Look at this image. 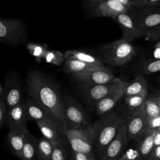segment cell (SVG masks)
Returning a JSON list of instances; mask_svg holds the SVG:
<instances>
[{"label": "cell", "mask_w": 160, "mask_h": 160, "mask_svg": "<svg viewBox=\"0 0 160 160\" xmlns=\"http://www.w3.org/2000/svg\"><path fill=\"white\" fill-rule=\"evenodd\" d=\"M138 160H143L142 159H138Z\"/></svg>", "instance_id": "cell-45"}, {"label": "cell", "mask_w": 160, "mask_h": 160, "mask_svg": "<svg viewBox=\"0 0 160 160\" xmlns=\"http://www.w3.org/2000/svg\"><path fill=\"white\" fill-rule=\"evenodd\" d=\"M143 111L147 119L155 118L160 115V108L155 94L147 96L143 106Z\"/></svg>", "instance_id": "cell-26"}, {"label": "cell", "mask_w": 160, "mask_h": 160, "mask_svg": "<svg viewBox=\"0 0 160 160\" xmlns=\"http://www.w3.org/2000/svg\"><path fill=\"white\" fill-rule=\"evenodd\" d=\"M25 107L28 119L36 122H47L57 126L64 133L65 128L62 122L50 110L39 101L32 98L26 101ZM64 136V135H63Z\"/></svg>", "instance_id": "cell-8"}, {"label": "cell", "mask_w": 160, "mask_h": 160, "mask_svg": "<svg viewBox=\"0 0 160 160\" xmlns=\"http://www.w3.org/2000/svg\"><path fill=\"white\" fill-rule=\"evenodd\" d=\"M101 1H102V0H89L90 4H91L92 6L95 5L96 4H97L98 2H99Z\"/></svg>", "instance_id": "cell-42"}, {"label": "cell", "mask_w": 160, "mask_h": 160, "mask_svg": "<svg viewBox=\"0 0 160 160\" xmlns=\"http://www.w3.org/2000/svg\"><path fill=\"white\" fill-rule=\"evenodd\" d=\"M44 59L47 63L61 66L64 64L66 58L64 57V54L59 51L48 49Z\"/></svg>", "instance_id": "cell-29"}, {"label": "cell", "mask_w": 160, "mask_h": 160, "mask_svg": "<svg viewBox=\"0 0 160 160\" xmlns=\"http://www.w3.org/2000/svg\"><path fill=\"white\" fill-rule=\"evenodd\" d=\"M147 118L143 108L128 114L126 118L125 126L129 140H138L146 131Z\"/></svg>", "instance_id": "cell-12"}, {"label": "cell", "mask_w": 160, "mask_h": 160, "mask_svg": "<svg viewBox=\"0 0 160 160\" xmlns=\"http://www.w3.org/2000/svg\"><path fill=\"white\" fill-rule=\"evenodd\" d=\"M8 109L21 102V91L17 84L11 86L6 92L2 98Z\"/></svg>", "instance_id": "cell-25"}, {"label": "cell", "mask_w": 160, "mask_h": 160, "mask_svg": "<svg viewBox=\"0 0 160 160\" xmlns=\"http://www.w3.org/2000/svg\"><path fill=\"white\" fill-rule=\"evenodd\" d=\"M71 147L72 151L95 155L94 126L91 124L86 127L70 129L65 127L63 133Z\"/></svg>", "instance_id": "cell-4"}, {"label": "cell", "mask_w": 160, "mask_h": 160, "mask_svg": "<svg viewBox=\"0 0 160 160\" xmlns=\"http://www.w3.org/2000/svg\"><path fill=\"white\" fill-rule=\"evenodd\" d=\"M160 145V128L156 131L154 135V148Z\"/></svg>", "instance_id": "cell-40"}, {"label": "cell", "mask_w": 160, "mask_h": 160, "mask_svg": "<svg viewBox=\"0 0 160 160\" xmlns=\"http://www.w3.org/2000/svg\"><path fill=\"white\" fill-rule=\"evenodd\" d=\"M142 94H148V83L141 75H138L131 82L127 83L124 98Z\"/></svg>", "instance_id": "cell-21"}, {"label": "cell", "mask_w": 160, "mask_h": 160, "mask_svg": "<svg viewBox=\"0 0 160 160\" xmlns=\"http://www.w3.org/2000/svg\"><path fill=\"white\" fill-rule=\"evenodd\" d=\"M136 54L133 44L121 38L102 46L101 60L112 66H121L129 62Z\"/></svg>", "instance_id": "cell-3"}, {"label": "cell", "mask_w": 160, "mask_h": 160, "mask_svg": "<svg viewBox=\"0 0 160 160\" xmlns=\"http://www.w3.org/2000/svg\"><path fill=\"white\" fill-rule=\"evenodd\" d=\"M160 4V0H142L136 8H149L158 7Z\"/></svg>", "instance_id": "cell-37"}, {"label": "cell", "mask_w": 160, "mask_h": 160, "mask_svg": "<svg viewBox=\"0 0 160 160\" xmlns=\"http://www.w3.org/2000/svg\"><path fill=\"white\" fill-rule=\"evenodd\" d=\"M150 160H160V145L154 148Z\"/></svg>", "instance_id": "cell-38"}, {"label": "cell", "mask_w": 160, "mask_h": 160, "mask_svg": "<svg viewBox=\"0 0 160 160\" xmlns=\"http://www.w3.org/2000/svg\"><path fill=\"white\" fill-rule=\"evenodd\" d=\"M116 1H118L119 2H121V4H122L123 5H124L125 6H126L127 8H128L131 11L132 9H133L134 7L133 3L131 1V0H114Z\"/></svg>", "instance_id": "cell-39"}, {"label": "cell", "mask_w": 160, "mask_h": 160, "mask_svg": "<svg viewBox=\"0 0 160 160\" xmlns=\"http://www.w3.org/2000/svg\"><path fill=\"white\" fill-rule=\"evenodd\" d=\"M159 80H160V78H159Z\"/></svg>", "instance_id": "cell-47"}, {"label": "cell", "mask_w": 160, "mask_h": 160, "mask_svg": "<svg viewBox=\"0 0 160 160\" xmlns=\"http://www.w3.org/2000/svg\"><path fill=\"white\" fill-rule=\"evenodd\" d=\"M42 136L53 142L54 144L65 142L61 130L55 125L47 122H36Z\"/></svg>", "instance_id": "cell-19"}, {"label": "cell", "mask_w": 160, "mask_h": 160, "mask_svg": "<svg viewBox=\"0 0 160 160\" xmlns=\"http://www.w3.org/2000/svg\"><path fill=\"white\" fill-rule=\"evenodd\" d=\"M126 84V82L119 79L118 81L112 84H80L78 88L84 101H86L89 106L94 107L96 104L102 98Z\"/></svg>", "instance_id": "cell-6"}, {"label": "cell", "mask_w": 160, "mask_h": 160, "mask_svg": "<svg viewBox=\"0 0 160 160\" xmlns=\"http://www.w3.org/2000/svg\"><path fill=\"white\" fill-rule=\"evenodd\" d=\"M139 70L142 73L146 74L160 71V58L142 63L139 68Z\"/></svg>", "instance_id": "cell-30"}, {"label": "cell", "mask_w": 160, "mask_h": 160, "mask_svg": "<svg viewBox=\"0 0 160 160\" xmlns=\"http://www.w3.org/2000/svg\"><path fill=\"white\" fill-rule=\"evenodd\" d=\"M126 118L118 115L114 111L105 114L94 122V151L98 160L110 142L116 137L119 129L125 123Z\"/></svg>", "instance_id": "cell-2"}, {"label": "cell", "mask_w": 160, "mask_h": 160, "mask_svg": "<svg viewBox=\"0 0 160 160\" xmlns=\"http://www.w3.org/2000/svg\"><path fill=\"white\" fill-rule=\"evenodd\" d=\"M93 6H95L96 12L99 16L113 19L120 14L127 13L131 11L121 2L114 0H102Z\"/></svg>", "instance_id": "cell-14"}, {"label": "cell", "mask_w": 160, "mask_h": 160, "mask_svg": "<svg viewBox=\"0 0 160 160\" xmlns=\"http://www.w3.org/2000/svg\"><path fill=\"white\" fill-rule=\"evenodd\" d=\"M126 84L111 92L96 104L94 108L98 116H101L112 111L120 99L124 97V88Z\"/></svg>", "instance_id": "cell-15"}, {"label": "cell", "mask_w": 160, "mask_h": 160, "mask_svg": "<svg viewBox=\"0 0 160 160\" xmlns=\"http://www.w3.org/2000/svg\"><path fill=\"white\" fill-rule=\"evenodd\" d=\"M64 54L66 59H78L97 67H104L103 62L101 60V59H99L91 54L81 50L71 49L66 51Z\"/></svg>", "instance_id": "cell-20"}, {"label": "cell", "mask_w": 160, "mask_h": 160, "mask_svg": "<svg viewBox=\"0 0 160 160\" xmlns=\"http://www.w3.org/2000/svg\"><path fill=\"white\" fill-rule=\"evenodd\" d=\"M54 143L42 136L38 139L37 152L39 160H51Z\"/></svg>", "instance_id": "cell-24"}, {"label": "cell", "mask_w": 160, "mask_h": 160, "mask_svg": "<svg viewBox=\"0 0 160 160\" xmlns=\"http://www.w3.org/2000/svg\"><path fill=\"white\" fill-rule=\"evenodd\" d=\"M137 9L129 14L138 28L147 32L160 25V7Z\"/></svg>", "instance_id": "cell-9"}, {"label": "cell", "mask_w": 160, "mask_h": 160, "mask_svg": "<svg viewBox=\"0 0 160 160\" xmlns=\"http://www.w3.org/2000/svg\"><path fill=\"white\" fill-rule=\"evenodd\" d=\"M26 48L38 62H41L42 59H44L46 52L48 51V48L45 45L37 43H28L26 46Z\"/></svg>", "instance_id": "cell-28"}, {"label": "cell", "mask_w": 160, "mask_h": 160, "mask_svg": "<svg viewBox=\"0 0 160 160\" xmlns=\"http://www.w3.org/2000/svg\"><path fill=\"white\" fill-rule=\"evenodd\" d=\"M159 128H160V115L155 118L147 119L146 131H157Z\"/></svg>", "instance_id": "cell-33"}, {"label": "cell", "mask_w": 160, "mask_h": 160, "mask_svg": "<svg viewBox=\"0 0 160 160\" xmlns=\"http://www.w3.org/2000/svg\"><path fill=\"white\" fill-rule=\"evenodd\" d=\"M69 160H97V159L96 155H91L72 151L71 157Z\"/></svg>", "instance_id": "cell-35"}, {"label": "cell", "mask_w": 160, "mask_h": 160, "mask_svg": "<svg viewBox=\"0 0 160 160\" xmlns=\"http://www.w3.org/2000/svg\"><path fill=\"white\" fill-rule=\"evenodd\" d=\"M155 95H156V98H157V100H158V102L159 108H160V93H159V94H155Z\"/></svg>", "instance_id": "cell-43"}, {"label": "cell", "mask_w": 160, "mask_h": 160, "mask_svg": "<svg viewBox=\"0 0 160 160\" xmlns=\"http://www.w3.org/2000/svg\"><path fill=\"white\" fill-rule=\"evenodd\" d=\"M142 0H131V1L133 3L134 7L136 8Z\"/></svg>", "instance_id": "cell-41"}, {"label": "cell", "mask_w": 160, "mask_h": 160, "mask_svg": "<svg viewBox=\"0 0 160 160\" xmlns=\"http://www.w3.org/2000/svg\"><path fill=\"white\" fill-rule=\"evenodd\" d=\"M103 68V67H102ZM101 68L78 59H66L64 62V69L66 73L72 75L85 72L95 69Z\"/></svg>", "instance_id": "cell-22"}, {"label": "cell", "mask_w": 160, "mask_h": 160, "mask_svg": "<svg viewBox=\"0 0 160 160\" xmlns=\"http://www.w3.org/2000/svg\"><path fill=\"white\" fill-rule=\"evenodd\" d=\"M129 141L124 124L119 129L116 137L106 148L100 160H118L125 151Z\"/></svg>", "instance_id": "cell-11"}, {"label": "cell", "mask_w": 160, "mask_h": 160, "mask_svg": "<svg viewBox=\"0 0 160 160\" xmlns=\"http://www.w3.org/2000/svg\"><path fill=\"white\" fill-rule=\"evenodd\" d=\"M28 120L25 103L21 102L8 109L7 123L10 131L26 126Z\"/></svg>", "instance_id": "cell-17"}, {"label": "cell", "mask_w": 160, "mask_h": 160, "mask_svg": "<svg viewBox=\"0 0 160 160\" xmlns=\"http://www.w3.org/2000/svg\"><path fill=\"white\" fill-rule=\"evenodd\" d=\"M51 160H68V152L65 147V142L54 144Z\"/></svg>", "instance_id": "cell-31"}, {"label": "cell", "mask_w": 160, "mask_h": 160, "mask_svg": "<svg viewBox=\"0 0 160 160\" xmlns=\"http://www.w3.org/2000/svg\"><path fill=\"white\" fill-rule=\"evenodd\" d=\"M156 48L157 49H160V41H158V42L156 44Z\"/></svg>", "instance_id": "cell-44"}, {"label": "cell", "mask_w": 160, "mask_h": 160, "mask_svg": "<svg viewBox=\"0 0 160 160\" xmlns=\"http://www.w3.org/2000/svg\"><path fill=\"white\" fill-rule=\"evenodd\" d=\"M142 159L137 148L126 149L118 160H138Z\"/></svg>", "instance_id": "cell-32"}, {"label": "cell", "mask_w": 160, "mask_h": 160, "mask_svg": "<svg viewBox=\"0 0 160 160\" xmlns=\"http://www.w3.org/2000/svg\"><path fill=\"white\" fill-rule=\"evenodd\" d=\"M114 19L122 31V39L124 40L131 42L134 39L146 37V32L137 27L129 12L120 14Z\"/></svg>", "instance_id": "cell-13"}, {"label": "cell", "mask_w": 160, "mask_h": 160, "mask_svg": "<svg viewBox=\"0 0 160 160\" xmlns=\"http://www.w3.org/2000/svg\"><path fill=\"white\" fill-rule=\"evenodd\" d=\"M8 115V108H7L3 99H0V126L2 128L7 122Z\"/></svg>", "instance_id": "cell-34"}, {"label": "cell", "mask_w": 160, "mask_h": 160, "mask_svg": "<svg viewBox=\"0 0 160 160\" xmlns=\"http://www.w3.org/2000/svg\"><path fill=\"white\" fill-rule=\"evenodd\" d=\"M64 125L67 128L84 127L89 122L88 116L80 104L72 97L66 95L64 99Z\"/></svg>", "instance_id": "cell-5"}, {"label": "cell", "mask_w": 160, "mask_h": 160, "mask_svg": "<svg viewBox=\"0 0 160 160\" xmlns=\"http://www.w3.org/2000/svg\"><path fill=\"white\" fill-rule=\"evenodd\" d=\"M29 134L25 126L11 130L8 135V141L12 152L19 158Z\"/></svg>", "instance_id": "cell-16"}, {"label": "cell", "mask_w": 160, "mask_h": 160, "mask_svg": "<svg viewBox=\"0 0 160 160\" xmlns=\"http://www.w3.org/2000/svg\"><path fill=\"white\" fill-rule=\"evenodd\" d=\"M156 131H146L138 139L136 148L143 160H150L154 150V135Z\"/></svg>", "instance_id": "cell-18"}, {"label": "cell", "mask_w": 160, "mask_h": 160, "mask_svg": "<svg viewBox=\"0 0 160 160\" xmlns=\"http://www.w3.org/2000/svg\"><path fill=\"white\" fill-rule=\"evenodd\" d=\"M26 82L32 98L50 110L64 124V101L55 86L37 71L29 72Z\"/></svg>", "instance_id": "cell-1"}, {"label": "cell", "mask_w": 160, "mask_h": 160, "mask_svg": "<svg viewBox=\"0 0 160 160\" xmlns=\"http://www.w3.org/2000/svg\"><path fill=\"white\" fill-rule=\"evenodd\" d=\"M145 38L151 41H160V25L147 31Z\"/></svg>", "instance_id": "cell-36"}, {"label": "cell", "mask_w": 160, "mask_h": 160, "mask_svg": "<svg viewBox=\"0 0 160 160\" xmlns=\"http://www.w3.org/2000/svg\"><path fill=\"white\" fill-rule=\"evenodd\" d=\"M73 78L79 84H112L119 80V78L115 77L112 72L106 67L74 74Z\"/></svg>", "instance_id": "cell-10"}, {"label": "cell", "mask_w": 160, "mask_h": 160, "mask_svg": "<svg viewBox=\"0 0 160 160\" xmlns=\"http://www.w3.org/2000/svg\"><path fill=\"white\" fill-rule=\"evenodd\" d=\"M26 39V28L19 19H0V41L7 44H18Z\"/></svg>", "instance_id": "cell-7"}, {"label": "cell", "mask_w": 160, "mask_h": 160, "mask_svg": "<svg viewBox=\"0 0 160 160\" xmlns=\"http://www.w3.org/2000/svg\"><path fill=\"white\" fill-rule=\"evenodd\" d=\"M148 94H142L124 98V102L129 110V113L138 111L143 108Z\"/></svg>", "instance_id": "cell-27"}, {"label": "cell", "mask_w": 160, "mask_h": 160, "mask_svg": "<svg viewBox=\"0 0 160 160\" xmlns=\"http://www.w3.org/2000/svg\"><path fill=\"white\" fill-rule=\"evenodd\" d=\"M158 7H160V4H159V6Z\"/></svg>", "instance_id": "cell-46"}, {"label": "cell", "mask_w": 160, "mask_h": 160, "mask_svg": "<svg viewBox=\"0 0 160 160\" xmlns=\"http://www.w3.org/2000/svg\"><path fill=\"white\" fill-rule=\"evenodd\" d=\"M38 139L31 134H28L20 157L21 160H39L37 152Z\"/></svg>", "instance_id": "cell-23"}]
</instances>
